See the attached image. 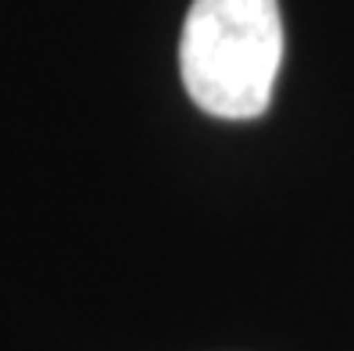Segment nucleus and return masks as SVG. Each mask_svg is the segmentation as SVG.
Segmentation results:
<instances>
[{"label":"nucleus","instance_id":"nucleus-1","mask_svg":"<svg viewBox=\"0 0 354 351\" xmlns=\"http://www.w3.org/2000/svg\"><path fill=\"white\" fill-rule=\"evenodd\" d=\"M283 65L279 0H194L179 69L194 105L215 118H258Z\"/></svg>","mask_w":354,"mask_h":351}]
</instances>
